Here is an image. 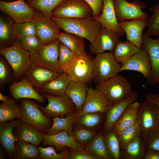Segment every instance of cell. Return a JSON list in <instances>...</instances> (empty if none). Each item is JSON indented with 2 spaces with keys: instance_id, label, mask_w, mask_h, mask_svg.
I'll return each instance as SVG.
<instances>
[{
  "instance_id": "cell-23",
  "label": "cell",
  "mask_w": 159,
  "mask_h": 159,
  "mask_svg": "<svg viewBox=\"0 0 159 159\" xmlns=\"http://www.w3.org/2000/svg\"><path fill=\"white\" fill-rule=\"evenodd\" d=\"M138 93L135 92L130 96L112 105L106 113L104 130L108 132L121 116L126 108L131 104L137 101Z\"/></svg>"
},
{
  "instance_id": "cell-8",
  "label": "cell",
  "mask_w": 159,
  "mask_h": 159,
  "mask_svg": "<svg viewBox=\"0 0 159 159\" xmlns=\"http://www.w3.org/2000/svg\"><path fill=\"white\" fill-rule=\"evenodd\" d=\"M159 109L156 104L146 99L140 103L137 122L144 138L159 123Z\"/></svg>"
},
{
  "instance_id": "cell-28",
  "label": "cell",
  "mask_w": 159,
  "mask_h": 159,
  "mask_svg": "<svg viewBox=\"0 0 159 159\" xmlns=\"http://www.w3.org/2000/svg\"><path fill=\"white\" fill-rule=\"evenodd\" d=\"M77 112H76L66 115L64 117H52V126L46 131L45 134L54 135L59 131L64 130L71 135L73 136V128L72 125L76 122Z\"/></svg>"
},
{
  "instance_id": "cell-31",
  "label": "cell",
  "mask_w": 159,
  "mask_h": 159,
  "mask_svg": "<svg viewBox=\"0 0 159 159\" xmlns=\"http://www.w3.org/2000/svg\"><path fill=\"white\" fill-rule=\"evenodd\" d=\"M57 39L75 53L78 57L88 55L85 50L84 38L75 34L63 32H60Z\"/></svg>"
},
{
  "instance_id": "cell-20",
  "label": "cell",
  "mask_w": 159,
  "mask_h": 159,
  "mask_svg": "<svg viewBox=\"0 0 159 159\" xmlns=\"http://www.w3.org/2000/svg\"><path fill=\"white\" fill-rule=\"evenodd\" d=\"M115 0H103L102 12L97 17L94 18L105 27L118 33L120 36L125 34L121 28L115 14Z\"/></svg>"
},
{
  "instance_id": "cell-5",
  "label": "cell",
  "mask_w": 159,
  "mask_h": 159,
  "mask_svg": "<svg viewBox=\"0 0 159 159\" xmlns=\"http://www.w3.org/2000/svg\"><path fill=\"white\" fill-rule=\"evenodd\" d=\"M60 42L56 39L44 44L36 53L30 55L32 64L61 74L59 63Z\"/></svg>"
},
{
  "instance_id": "cell-29",
  "label": "cell",
  "mask_w": 159,
  "mask_h": 159,
  "mask_svg": "<svg viewBox=\"0 0 159 159\" xmlns=\"http://www.w3.org/2000/svg\"><path fill=\"white\" fill-rule=\"evenodd\" d=\"M140 103L136 101L130 105L125 110L112 129L116 134L131 126L137 122Z\"/></svg>"
},
{
  "instance_id": "cell-41",
  "label": "cell",
  "mask_w": 159,
  "mask_h": 159,
  "mask_svg": "<svg viewBox=\"0 0 159 159\" xmlns=\"http://www.w3.org/2000/svg\"><path fill=\"white\" fill-rule=\"evenodd\" d=\"M97 133L89 128L82 127L73 128V134L75 140L84 148L88 146L94 139Z\"/></svg>"
},
{
  "instance_id": "cell-39",
  "label": "cell",
  "mask_w": 159,
  "mask_h": 159,
  "mask_svg": "<svg viewBox=\"0 0 159 159\" xmlns=\"http://www.w3.org/2000/svg\"><path fill=\"white\" fill-rule=\"evenodd\" d=\"M59 49V66L63 72L66 73L78 57L75 53L60 42Z\"/></svg>"
},
{
  "instance_id": "cell-30",
  "label": "cell",
  "mask_w": 159,
  "mask_h": 159,
  "mask_svg": "<svg viewBox=\"0 0 159 159\" xmlns=\"http://www.w3.org/2000/svg\"><path fill=\"white\" fill-rule=\"evenodd\" d=\"M146 151L145 139L140 133L124 149L121 150V158L144 159Z\"/></svg>"
},
{
  "instance_id": "cell-34",
  "label": "cell",
  "mask_w": 159,
  "mask_h": 159,
  "mask_svg": "<svg viewBox=\"0 0 159 159\" xmlns=\"http://www.w3.org/2000/svg\"><path fill=\"white\" fill-rule=\"evenodd\" d=\"M140 49L128 40L125 42L120 41L117 44L113 54L116 59L122 64Z\"/></svg>"
},
{
  "instance_id": "cell-49",
  "label": "cell",
  "mask_w": 159,
  "mask_h": 159,
  "mask_svg": "<svg viewBox=\"0 0 159 159\" xmlns=\"http://www.w3.org/2000/svg\"><path fill=\"white\" fill-rule=\"evenodd\" d=\"M72 150L69 152L67 159H97L85 149L80 150Z\"/></svg>"
},
{
  "instance_id": "cell-48",
  "label": "cell",
  "mask_w": 159,
  "mask_h": 159,
  "mask_svg": "<svg viewBox=\"0 0 159 159\" xmlns=\"http://www.w3.org/2000/svg\"><path fill=\"white\" fill-rule=\"evenodd\" d=\"M11 73L10 68L4 60L0 59V82L1 85L5 84L11 79Z\"/></svg>"
},
{
  "instance_id": "cell-53",
  "label": "cell",
  "mask_w": 159,
  "mask_h": 159,
  "mask_svg": "<svg viewBox=\"0 0 159 159\" xmlns=\"http://www.w3.org/2000/svg\"><path fill=\"white\" fill-rule=\"evenodd\" d=\"M9 97L7 96L3 95L1 92H0V100L2 102H6Z\"/></svg>"
},
{
  "instance_id": "cell-55",
  "label": "cell",
  "mask_w": 159,
  "mask_h": 159,
  "mask_svg": "<svg viewBox=\"0 0 159 159\" xmlns=\"http://www.w3.org/2000/svg\"><path fill=\"white\" fill-rule=\"evenodd\" d=\"M11 0H1V1H5L9 2L10 1H11Z\"/></svg>"
},
{
  "instance_id": "cell-52",
  "label": "cell",
  "mask_w": 159,
  "mask_h": 159,
  "mask_svg": "<svg viewBox=\"0 0 159 159\" xmlns=\"http://www.w3.org/2000/svg\"><path fill=\"white\" fill-rule=\"evenodd\" d=\"M146 98L156 104L159 109V93H148L146 95Z\"/></svg>"
},
{
  "instance_id": "cell-43",
  "label": "cell",
  "mask_w": 159,
  "mask_h": 159,
  "mask_svg": "<svg viewBox=\"0 0 159 159\" xmlns=\"http://www.w3.org/2000/svg\"><path fill=\"white\" fill-rule=\"evenodd\" d=\"M102 114L87 113L78 114L77 113L76 122L88 128H94L100 123L102 118Z\"/></svg>"
},
{
  "instance_id": "cell-19",
  "label": "cell",
  "mask_w": 159,
  "mask_h": 159,
  "mask_svg": "<svg viewBox=\"0 0 159 159\" xmlns=\"http://www.w3.org/2000/svg\"><path fill=\"white\" fill-rule=\"evenodd\" d=\"M42 145L52 146L57 150H62L66 147L77 150L85 149L84 147L75 141L73 136L64 130L60 131L54 135L44 133Z\"/></svg>"
},
{
  "instance_id": "cell-1",
  "label": "cell",
  "mask_w": 159,
  "mask_h": 159,
  "mask_svg": "<svg viewBox=\"0 0 159 159\" xmlns=\"http://www.w3.org/2000/svg\"><path fill=\"white\" fill-rule=\"evenodd\" d=\"M51 18L64 32L76 35L92 42L102 26L92 16L71 19Z\"/></svg>"
},
{
  "instance_id": "cell-42",
  "label": "cell",
  "mask_w": 159,
  "mask_h": 159,
  "mask_svg": "<svg viewBox=\"0 0 159 159\" xmlns=\"http://www.w3.org/2000/svg\"><path fill=\"white\" fill-rule=\"evenodd\" d=\"M152 14L147 20V30L145 33L148 36L159 35V2L150 7Z\"/></svg>"
},
{
  "instance_id": "cell-35",
  "label": "cell",
  "mask_w": 159,
  "mask_h": 159,
  "mask_svg": "<svg viewBox=\"0 0 159 159\" xmlns=\"http://www.w3.org/2000/svg\"><path fill=\"white\" fill-rule=\"evenodd\" d=\"M85 149L97 159H110L105 145L104 136L101 132L97 134L91 143Z\"/></svg>"
},
{
  "instance_id": "cell-54",
  "label": "cell",
  "mask_w": 159,
  "mask_h": 159,
  "mask_svg": "<svg viewBox=\"0 0 159 159\" xmlns=\"http://www.w3.org/2000/svg\"><path fill=\"white\" fill-rule=\"evenodd\" d=\"M3 151V150L2 148H0V159H3L4 158V153Z\"/></svg>"
},
{
  "instance_id": "cell-27",
  "label": "cell",
  "mask_w": 159,
  "mask_h": 159,
  "mask_svg": "<svg viewBox=\"0 0 159 159\" xmlns=\"http://www.w3.org/2000/svg\"><path fill=\"white\" fill-rule=\"evenodd\" d=\"M87 88L85 83L71 80L65 92L75 104L76 112L81 111L87 94Z\"/></svg>"
},
{
  "instance_id": "cell-33",
  "label": "cell",
  "mask_w": 159,
  "mask_h": 159,
  "mask_svg": "<svg viewBox=\"0 0 159 159\" xmlns=\"http://www.w3.org/2000/svg\"><path fill=\"white\" fill-rule=\"evenodd\" d=\"M37 146L29 143L16 140L12 158L15 159H35L38 158L39 151Z\"/></svg>"
},
{
  "instance_id": "cell-3",
  "label": "cell",
  "mask_w": 159,
  "mask_h": 159,
  "mask_svg": "<svg viewBox=\"0 0 159 159\" xmlns=\"http://www.w3.org/2000/svg\"><path fill=\"white\" fill-rule=\"evenodd\" d=\"M95 88L101 91L112 105L129 97L134 92L127 79L120 74L97 84Z\"/></svg>"
},
{
  "instance_id": "cell-25",
  "label": "cell",
  "mask_w": 159,
  "mask_h": 159,
  "mask_svg": "<svg viewBox=\"0 0 159 159\" xmlns=\"http://www.w3.org/2000/svg\"><path fill=\"white\" fill-rule=\"evenodd\" d=\"M44 133L34 126L22 122L16 127L14 134L16 141H23L38 146L43 141Z\"/></svg>"
},
{
  "instance_id": "cell-32",
  "label": "cell",
  "mask_w": 159,
  "mask_h": 159,
  "mask_svg": "<svg viewBox=\"0 0 159 159\" xmlns=\"http://www.w3.org/2000/svg\"><path fill=\"white\" fill-rule=\"evenodd\" d=\"M21 119L20 105L14 99L9 97L0 104V122Z\"/></svg>"
},
{
  "instance_id": "cell-45",
  "label": "cell",
  "mask_w": 159,
  "mask_h": 159,
  "mask_svg": "<svg viewBox=\"0 0 159 159\" xmlns=\"http://www.w3.org/2000/svg\"><path fill=\"white\" fill-rule=\"evenodd\" d=\"M39 159H67L69 152L64 149L60 153H57L54 147L49 146L46 148L39 146Z\"/></svg>"
},
{
  "instance_id": "cell-2",
  "label": "cell",
  "mask_w": 159,
  "mask_h": 159,
  "mask_svg": "<svg viewBox=\"0 0 159 159\" xmlns=\"http://www.w3.org/2000/svg\"><path fill=\"white\" fill-rule=\"evenodd\" d=\"M0 53L11 67L15 79L25 76L32 64L30 54L22 48L19 40L10 46L1 47Z\"/></svg>"
},
{
  "instance_id": "cell-9",
  "label": "cell",
  "mask_w": 159,
  "mask_h": 159,
  "mask_svg": "<svg viewBox=\"0 0 159 159\" xmlns=\"http://www.w3.org/2000/svg\"><path fill=\"white\" fill-rule=\"evenodd\" d=\"M89 5L84 0H65L53 10L52 16L61 19L81 18L92 15Z\"/></svg>"
},
{
  "instance_id": "cell-15",
  "label": "cell",
  "mask_w": 159,
  "mask_h": 159,
  "mask_svg": "<svg viewBox=\"0 0 159 159\" xmlns=\"http://www.w3.org/2000/svg\"><path fill=\"white\" fill-rule=\"evenodd\" d=\"M98 90L91 87H87V94L82 110L78 113H106L112 105Z\"/></svg>"
},
{
  "instance_id": "cell-10",
  "label": "cell",
  "mask_w": 159,
  "mask_h": 159,
  "mask_svg": "<svg viewBox=\"0 0 159 159\" xmlns=\"http://www.w3.org/2000/svg\"><path fill=\"white\" fill-rule=\"evenodd\" d=\"M114 6L119 22L135 19H147V14L143 11L146 7L144 2L139 0L132 2L127 0H115Z\"/></svg>"
},
{
  "instance_id": "cell-13",
  "label": "cell",
  "mask_w": 159,
  "mask_h": 159,
  "mask_svg": "<svg viewBox=\"0 0 159 159\" xmlns=\"http://www.w3.org/2000/svg\"><path fill=\"white\" fill-rule=\"evenodd\" d=\"M32 20L35 24L36 36L43 44L57 39L60 29L51 17L35 13Z\"/></svg>"
},
{
  "instance_id": "cell-47",
  "label": "cell",
  "mask_w": 159,
  "mask_h": 159,
  "mask_svg": "<svg viewBox=\"0 0 159 159\" xmlns=\"http://www.w3.org/2000/svg\"><path fill=\"white\" fill-rule=\"evenodd\" d=\"M13 25L3 18H0V40L3 42L8 40L13 35Z\"/></svg>"
},
{
  "instance_id": "cell-16",
  "label": "cell",
  "mask_w": 159,
  "mask_h": 159,
  "mask_svg": "<svg viewBox=\"0 0 159 159\" xmlns=\"http://www.w3.org/2000/svg\"><path fill=\"white\" fill-rule=\"evenodd\" d=\"M93 58L89 54L78 57L66 73L71 80L85 83L92 80Z\"/></svg>"
},
{
  "instance_id": "cell-12",
  "label": "cell",
  "mask_w": 159,
  "mask_h": 159,
  "mask_svg": "<svg viewBox=\"0 0 159 159\" xmlns=\"http://www.w3.org/2000/svg\"><path fill=\"white\" fill-rule=\"evenodd\" d=\"M142 41L143 48L149 56L151 65L147 83L150 85L159 84V35L157 39H153L143 33Z\"/></svg>"
},
{
  "instance_id": "cell-44",
  "label": "cell",
  "mask_w": 159,
  "mask_h": 159,
  "mask_svg": "<svg viewBox=\"0 0 159 159\" xmlns=\"http://www.w3.org/2000/svg\"><path fill=\"white\" fill-rule=\"evenodd\" d=\"M22 48L32 55L36 53L44 45L36 35L25 37L19 40Z\"/></svg>"
},
{
  "instance_id": "cell-46",
  "label": "cell",
  "mask_w": 159,
  "mask_h": 159,
  "mask_svg": "<svg viewBox=\"0 0 159 159\" xmlns=\"http://www.w3.org/2000/svg\"><path fill=\"white\" fill-rule=\"evenodd\" d=\"M145 139L146 150L151 149L159 151V123Z\"/></svg>"
},
{
  "instance_id": "cell-22",
  "label": "cell",
  "mask_w": 159,
  "mask_h": 159,
  "mask_svg": "<svg viewBox=\"0 0 159 159\" xmlns=\"http://www.w3.org/2000/svg\"><path fill=\"white\" fill-rule=\"evenodd\" d=\"M9 89L11 95L16 100L29 99L35 100L41 103L44 102V97L36 90L32 83L26 78L12 83Z\"/></svg>"
},
{
  "instance_id": "cell-50",
  "label": "cell",
  "mask_w": 159,
  "mask_h": 159,
  "mask_svg": "<svg viewBox=\"0 0 159 159\" xmlns=\"http://www.w3.org/2000/svg\"><path fill=\"white\" fill-rule=\"evenodd\" d=\"M91 7L94 18L98 17L101 13L103 6V0H84Z\"/></svg>"
},
{
  "instance_id": "cell-36",
  "label": "cell",
  "mask_w": 159,
  "mask_h": 159,
  "mask_svg": "<svg viewBox=\"0 0 159 159\" xmlns=\"http://www.w3.org/2000/svg\"><path fill=\"white\" fill-rule=\"evenodd\" d=\"M104 140L107 152L110 159H121L120 143L116 133L112 129L104 136Z\"/></svg>"
},
{
  "instance_id": "cell-51",
  "label": "cell",
  "mask_w": 159,
  "mask_h": 159,
  "mask_svg": "<svg viewBox=\"0 0 159 159\" xmlns=\"http://www.w3.org/2000/svg\"><path fill=\"white\" fill-rule=\"evenodd\" d=\"M144 159H159V151L151 149H146Z\"/></svg>"
},
{
  "instance_id": "cell-7",
  "label": "cell",
  "mask_w": 159,
  "mask_h": 159,
  "mask_svg": "<svg viewBox=\"0 0 159 159\" xmlns=\"http://www.w3.org/2000/svg\"><path fill=\"white\" fill-rule=\"evenodd\" d=\"M42 95L47 99L48 103L45 107L40 106L39 107L50 118L55 117H63L68 114L76 112L75 104L66 94L60 96L43 93Z\"/></svg>"
},
{
  "instance_id": "cell-37",
  "label": "cell",
  "mask_w": 159,
  "mask_h": 159,
  "mask_svg": "<svg viewBox=\"0 0 159 159\" xmlns=\"http://www.w3.org/2000/svg\"><path fill=\"white\" fill-rule=\"evenodd\" d=\"M65 0H27L26 2L44 15L51 17L54 9Z\"/></svg>"
},
{
  "instance_id": "cell-40",
  "label": "cell",
  "mask_w": 159,
  "mask_h": 159,
  "mask_svg": "<svg viewBox=\"0 0 159 159\" xmlns=\"http://www.w3.org/2000/svg\"><path fill=\"white\" fill-rule=\"evenodd\" d=\"M12 30L13 37L19 40L28 36L36 35L35 24L33 20L21 23L15 22Z\"/></svg>"
},
{
  "instance_id": "cell-24",
  "label": "cell",
  "mask_w": 159,
  "mask_h": 159,
  "mask_svg": "<svg viewBox=\"0 0 159 159\" xmlns=\"http://www.w3.org/2000/svg\"><path fill=\"white\" fill-rule=\"evenodd\" d=\"M60 74L47 68L32 64L25 76L37 91L46 83Z\"/></svg>"
},
{
  "instance_id": "cell-21",
  "label": "cell",
  "mask_w": 159,
  "mask_h": 159,
  "mask_svg": "<svg viewBox=\"0 0 159 159\" xmlns=\"http://www.w3.org/2000/svg\"><path fill=\"white\" fill-rule=\"evenodd\" d=\"M21 123V119H16L0 123V143L11 158L14 154L16 141L13 130Z\"/></svg>"
},
{
  "instance_id": "cell-11",
  "label": "cell",
  "mask_w": 159,
  "mask_h": 159,
  "mask_svg": "<svg viewBox=\"0 0 159 159\" xmlns=\"http://www.w3.org/2000/svg\"><path fill=\"white\" fill-rule=\"evenodd\" d=\"M34 8L28 5L25 0L12 1H0V9L17 23L32 20L35 14Z\"/></svg>"
},
{
  "instance_id": "cell-6",
  "label": "cell",
  "mask_w": 159,
  "mask_h": 159,
  "mask_svg": "<svg viewBox=\"0 0 159 159\" xmlns=\"http://www.w3.org/2000/svg\"><path fill=\"white\" fill-rule=\"evenodd\" d=\"M20 105L22 122L32 125L45 133L52 125V120L42 111L36 104L29 99H21Z\"/></svg>"
},
{
  "instance_id": "cell-4",
  "label": "cell",
  "mask_w": 159,
  "mask_h": 159,
  "mask_svg": "<svg viewBox=\"0 0 159 159\" xmlns=\"http://www.w3.org/2000/svg\"><path fill=\"white\" fill-rule=\"evenodd\" d=\"M121 66L112 52L97 54L93 58L92 80L97 84L115 77Z\"/></svg>"
},
{
  "instance_id": "cell-26",
  "label": "cell",
  "mask_w": 159,
  "mask_h": 159,
  "mask_svg": "<svg viewBox=\"0 0 159 159\" xmlns=\"http://www.w3.org/2000/svg\"><path fill=\"white\" fill-rule=\"evenodd\" d=\"M71 81L68 74L63 72L48 81L37 92L56 96H63L65 95L66 91Z\"/></svg>"
},
{
  "instance_id": "cell-18",
  "label": "cell",
  "mask_w": 159,
  "mask_h": 159,
  "mask_svg": "<svg viewBox=\"0 0 159 159\" xmlns=\"http://www.w3.org/2000/svg\"><path fill=\"white\" fill-rule=\"evenodd\" d=\"M151 69L149 56L146 51L143 48L121 64L119 72L126 70L136 71L141 73L147 78Z\"/></svg>"
},
{
  "instance_id": "cell-38",
  "label": "cell",
  "mask_w": 159,
  "mask_h": 159,
  "mask_svg": "<svg viewBox=\"0 0 159 159\" xmlns=\"http://www.w3.org/2000/svg\"><path fill=\"white\" fill-rule=\"evenodd\" d=\"M141 132V129L137 122L116 134L119 140L121 150L124 149Z\"/></svg>"
},
{
  "instance_id": "cell-17",
  "label": "cell",
  "mask_w": 159,
  "mask_h": 159,
  "mask_svg": "<svg viewBox=\"0 0 159 159\" xmlns=\"http://www.w3.org/2000/svg\"><path fill=\"white\" fill-rule=\"evenodd\" d=\"M147 19H135L119 22L127 40L138 48H143V32L147 26Z\"/></svg>"
},
{
  "instance_id": "cell-14",
  "label": "cell",
  "mask_w": 159,
  "mask_h": 159,
  "mask_svg": "<svg viewBox=\"0 0 159 159\" xmlns=\"http://www.w3.org/2000/svg\"><path fill=\"white\" fill-rule=\"evenodd\" d=\"M120 36L117 33L102 27L89 48L91 53L97 54L109 51L113 52Z\"/></svg>"
}]
</instances>
